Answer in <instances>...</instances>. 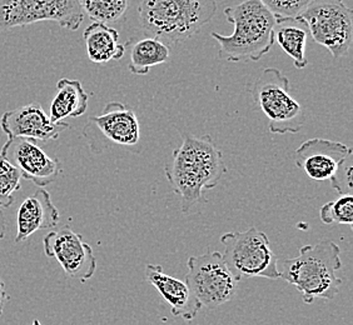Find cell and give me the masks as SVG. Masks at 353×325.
<instances>
[{
    "label": "cell",
    "instance_id": "6da1fadb",
    "mask_svg": "<svg viewBox=\"0 0 353 325\" xmlns=\"http://www.w3.org/2000/svg\"><path fill=\"white\" fill-rule=\"evenodd\" d=\"M164 173L170 188L181 198V209L188 214L194 205L205 202L204 193L217 187L227 167L223 153L211 136L184 133L182 145L173 150Z\"/></svg>",
    "mask_w": 353,
    "mask_h": 325
},
{
    "label": "cell",
    "instance_id": "7a4b0ae2",
    "mask_svg": "<svg viewBox=\"0 0 353 325\" xmlns=\"http://www.w3.org/2000/svg\"><path fill=\"white\" fill-rule=\"evenodd\" d=\"M224 17L233 24L231 35L212 32L219 44L218 58L228 63L259 61L270 53L274 41L276 18L259 0H243L238 6L225 8Z\"/></svg>",
    "mask_w": 353,
    "mask_h": 325
},
{
    "label": "cell",
    "instance_id": "3957f363",
    "mask_svg": "<svg viewBox=\"0 0 353 325\" xmlns=\"http://www.w3.org/2000/svg\"><path fill=\"white\" fill-rule=\"evenodd\" d=\"M341 268L340 247L328 239L305 245L297 257L279 263V278L293 285L306 304H312L316 299L333 300L343 284L336 274Z\"/></svg>",
    "mask_w": 353,
    "mask_h": 325
},
{
    "label": "cell",
    "instance_id": "277c9868",
    "mask_svg": "<svg viewBox=\"0 0 353 325\" xmlns=\"http://www.w3.org/2000/svg\"><path fill=\"white\" fill-rule=\"evenodd\" d=\"M216 13V0H138L144 33L170 44L197 34Z\"/></svg>",
    "mask_w": 353,
    "mask_h": 325
},
{
    "label": "cell",
    "instance_id": "5b68a950",
    "mask_svg": "<svg viewBox=\"0 0 353 325\" xmlns=\"http://www.w3.org/2000/svg\"><path fill=\"white\" fill-rule=\"evenodd\" d=\"M224 263L237 282L250 278L279 279V258L270 239L257 228L230 231L221 237Z\"/></svg>",
    "mask_w": 353,
    "mask_h": 325
},
{
    "label": "cell",
    "instance_id": "8992f818",
    "mask_svg": "<svg viewBox=\"0 0 353 325\" xmlns=\"http://www.w3.org/2000/svg\"><path fill=\"white\" fill-rule=\"evenodd\" d=\"M252 95L272 134H296L303 128L305 110L293 98L290 79L279 69L265 68L254 81Z\"/></svg>",
    "mask_w": 353,
    "mask_h": 325
},
{
    "label": "cell",
    "instance_id": "52a82bcc",
    "mask_svg": "<svg viewBox=\"0 0 353 325\" xmlns=\"http://www.w3.org/2000/svg\"><path fill=\"white\" fill-rule=\"evenodd\" d=\"M352 15L343 0H313L297 18L306 24L313 41L340 59L352 45Z\"/></svg>",
    "mask_w": 353,
    "mask_h": 325
},
{
    "label": "cell",
    "instance_id": "ba28073f",
    "mask_svg": "<svg viewBox=\"0 0 353 325\" xmlns=\"http://www.w3.org/2000/svg\"><path fill=\"white\" fill-rule=\"evenodd\" d=\"M83 21L79 0H0V33L39 21H54L75 32Z\"/></svg>",
    "mask_w": 353,
    "mask_h": 325
},
{
    "label": "cell",
    "instance_id": "9c48e42d",
    "mask_svg": "<svg viewBox=\"0 0 353 325\" xmlns=\"http://www.w3.org/2000/svg\"><path fill=\"white\" fill-rule=\"evenodd\" d=\"M187 266L185 283L202 306L217 309L236 297L238 282L219 251L208 249L202 255L190 257Z\"/></svg>",
    "mask_w": 353,
    "mask_h": 325
},
{
    "label": "cell",
    "instance_id": "30bf717a",
    "mask_svg": "<svg viewBox=\"0 0 353 325\" xmlns=\"http://www.w3.org/2000/svg\"><path fill=\"white\" fill-rule=\"evenodd\" d=\"M83 136L94 153H102L110 147L134 149L141 142V125L133 109L121 102H110L101 116L89 118Z\"/></svg>",
    "mask_w": 353,
    "mask_h": 325
},
{
    "label": "cell",
    "instance_id": "8fae6325",
    "mask_svg": "<svg viewBox=\"0 0 353 325\" xmlns=\"http://www.w3.org/2000/svg\"><path fill=\"white\" fill-rule=\"evenodd\" d=\"M43 245L46 255L55 258L69 278L78 279L82 283L93 278L97 271L93 249L68 225L48 233Z\"/></svg>",
    "mask_w": 353,
    "mask_h": 325
},
{
    "label": "cell",
    "instance_id": "7c38bea8",
    "mask_svg": "<svg viewBox=\"0 0 353 325\" xmlns=\"http://www.w3.org/2000/svg\"><path fill=\"white\" fill-rule=\"evenodd\" d=\"M0 156L21 171L23 179L32 182L38 188L54 183L63 171L59 159L50 158L37 142L26 138H8Z\"/></svg>",
    "mask_w": 353,
    "mask_h": 325
},
{
    "label": "cell",
    "instance_id": "4fadbf2b",
    "mask_svg": "<svg viewBox=\"0 0 353 325\" xmlns=\"http://www.w3.org/2000/svg\"><path fill=\"white\" fill-rule=\"evenodd\" d=\"M351 156L352 149L345 144L314 138L299 145L294 151V162L312 180L327 182Z\"/></svg>",
    "mask_w": 353,
    "mask_h": 325
},
{
    "label": "cell",
    "instance_id": "5bb4252c",
    "mask_svg": "<svg viewBox=\"0 0 353 325\" xmlns=\"http://www.w3.org/2000/svg\"><path fill=\"white\" fill-rule=\"evenodd\" d=\"M0 128L8 138L47 143L58 139L70 125L68 123L52 122L41 104L33 103L6 112L0 118Z\"/></svg>",
    "mask_w": 353,
    "mask_h": 325
},
{
    "label": "cell",
    "instance_id": "9a60e30c",
    "mask_svg": "<svg viewBox=\"0 0 353 325\" xmlns=\"http://www.w3.org/2000/svg\"><path fill=\"white\" fill-rule=\"evenodd\" d=\"M144 275L147 282L156 288L162 298L170 304V313L174 317L182 318L185 322L196 319L202 309V304L185 282L165 274L163 266L161 265H147Z\"/></svg>",
    "mask_w": 353,
    "mask_h": 325
},
{
    "label": "cell",
    "instance_id": "2e32d148",
    "mask_svg": "<svg viewBox=\"0 0 353 325\" xmlns=\"http://www.w3.org/2000/svg\"><path fill=\"white\" fill-rule=\"evenodd\" d=\"M59 211L47 190L39 188L18 210L15 242L19 243L41 229H53L59 223Z\"/></svg>",
    "mask_w": 353,
    "mask_h": 325
},
{
    "label": "cell",
    "instance_id": "e0dca14e",
    "mask_svg": "<svg viewBox=\"0 0 353 325\" xmlns=\"http://www.w3.org/2000/svg\"><path fill=\"white\" fill-rule=\"evenodd\" d=\"M89 61L104 64L121 61L125 54V45L119 41V33L108 24L93 21L83 34Z\"/></svg>",
    "mask_w": 353,
    "mask_h": 325
},
{
    "label": "cell",
    "instance_id": "ac0fdd59",
    "mask_svg": "<svg viewBox=\"0 0 353 325\" xmlns=\"http://www.w3.org/2000/svg\"><path fill=\"white\" fill-rule=\"evenodd\" d=\"M89 95L77 79L63 78L57 83V94L50 103L49 118L52 122H63L67 118L82 116L88 109Z\"/></svg>",
    "mask_w": 353,
    "mask_h": 325
},
{
    "label": "cell",
    "instance_id": "d6986e66",
    "mask_svg": "<svg viewBox=\"0 0 353 325\" xmlns=\"http://www.w3.org/2000/svg\"><path fill=\"white\" fill-rule=\"evenodd\" d=\"M307 36L308 29L299 18L277 21L274 28V41L290 55L294 67L302 70L308 65L306 56Z\"/></svg>",
    "mask_w": 353,
    "mask_h": 325
},
{
    "label": "cell",
    "instance_id": "ffe728a7",
    "mask_svg": "<svg viewBox=\"0 0 353 325\" xmlns=\"http://www.w3.org/2000/svg\"><path fill=\"white\" fill-rule=\"evenodd\" d=\"M170 50L163 41L147 36L133 44L128 69L134 75H147L150 69L170 61Z\"/></svg>",
    "mask_w": 353,
    "mask_h": 325
},
{
    "label": "cell",
    "instance_id": "44dd1931",
    "mask_svg": "<svg viewBox=\"0 0 353 325\" xmlns=\"http://www.w3.org/2000/svg\"><path fill=\"white\" fill-rule=\"evenodd\" d=\"M83 12L90 21L97 23H114L123 18L128 9V0H79Z\"/></svg>",
    "mask_w": 353,
    "mask_h": 325
},
{
    "label": "cell",
    "instance_id": "7402d4cb",
    "mask_svg": "<svg viewBox=\"0 0 353 325\" xmlns=\"http://www.w3.org/2000/svg\"><path fill=\"white\" fill-rule=\"evenodd\" d=\"M21 188V171L0 156V209H7L14 203V193Z\"/></svg>",
    "mask_w": 353,
    "mask_h": 325
},
{
    "label": "cell",
    "instance_id": "603a6c76",
    "mask_svg": "<svg viewBox=\"0 0 353 325\" xmlns=\"http://www.w3.org/2000/svg\"><path fill=\"white\" fill-rule=\"evenodd\" d=\"M321 220L325 224H353V197L351 194L341 196L336 200L325 204L319 210Z\"/></svg>",
    "mask_w": 353,
    "mask_h": 325
},
{
    "label": "cell",
    "instance_id": "cb8c5ba5",
    "mask_svg": "<svg viewBox=\"0 0 353 325\" xmlns=\"http://www.w3.org/2000/svg\"><path fill=\"white\" fill-rule=\"evenodd\" d=\"M276 18V21L294 19L313 0H259Z\"/></svg>",
    "mask_w": 353,
    "mask_h": 325
},
{
    "label": "cell",
    "instance_id": "d4e9b609",
    "mask_svg": "<svg viewBox=\"0 0 353 325\" xmlns=\"http://www.w3.org/2000/svg\"><path fill=\"white\" fill-rule=\"evenodd\" d=\"M352 156L348 158L341 167L337 174L331 179V185L341 196H347L352 193ZM352 196V194H351Z\"/></svg>",
    "mask_w": 353,
    "mask_h": 325
},
{
    "label": "cell",
    "instance_id": "484cf974",
    "mask_svg": "<svg viewBox=\"0 0 353 325\" xmlns=\"http://www.w3.org/2000/svg\"><path fill=\"white\" fill-rule=\"evenodd\" d=\"M9 300H10V295L7 293L4 282L0 278V317L3 315L4 308H6V305L8 304Z\"/></svg>",
    "mask_w": 353,
    "mask_h": 325
},
{
    "label": "cell",
    "instance_id": "4316f807",
    "mask_svg": "<svg viewBox=\"0 0 353 325\" xmlns=\"http://www.w3.org/2000/svg\"><path fill=\"white\" fill-rule=\"evenodd\" d=\"M4 237H6V219H4L3 210L0 209V240Z\"/></svg>",
    "mask_w": 353,
    "mask_h": 325
},
{
    "label": "cell",
    "instance_id": "83f0119b",
    "mask_svg": "<svg viewBox=\"0 0 353 325\" xmlns=\"http://www.w3.org/2000/svg\"><path fill=\"white\" fill-rule=\"evenodd\" d=\"M32 325H41V322H39V320H37V319H35V320H33V323H32Z\"/></svg>",
    "mask_w": 353,
    "mask_h": 325
}]
</instances>
